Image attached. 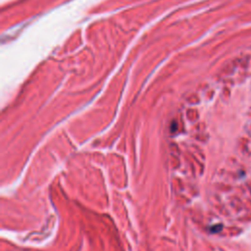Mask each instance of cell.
<instances>
[{
    "mask_svg": "<svg viewBox=\"0 0 251 251\" xmlns=\"http://www.w3.org/2000/svg\"><path fill=\"white\" fill-rule=\"evenodd\" d=\"M222 229V225H219V226H215L213 228H211V230H212V233H218L220 232V230Z\"/></svg>",
    "mask_w": 251,
    "mask_h": 251,
    "instance_id": "6da1fadb",
    "label": "cell"
}]
</instances>
